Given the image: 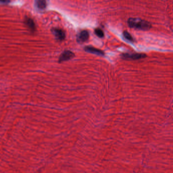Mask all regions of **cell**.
<instances>
[{
    "label": "cell",
    "mask_w": 173,
    "mask_h": 173,
    "mask_svg": "<svg viewBox=\"0 0 173 173\" xmlns=\"http://www.w3.org/2000/svg\"><path fill=\"white\" fill-rule=\"evenodd\" d=\"M95 34L97 35V37L99 38H102L104 37V34L103 31L100 29H95Z\"/></svg>",
    "instance_id": "10"
},
{
    "label": "cell",
    "mask_w": 173,
    "mask_h": 173,
    "mask_svg": "<svg viewBox=\"0 0 173 173\" xmlns=\"http://www.w3.org/2000/svg\"><path fill=\"white\" fill-rule=\"evenodd\" d=\"M89 32L86 31H83L79 34L77 40L79 43H83L89 40Z\"/></svg>",
    "instance_id": "6"
},
{
    "label": "cell",
    "mask_w": 173,
    "mask_h": 173,
    "mask_svg": "<svg viewBox=\"0 0 173 173\" xmlns=\"http://www.w3.org/2000/svg\"><path fill=\"white\" fill-rule=\"evenodd\" d=\"M146 55L145 54H140V53H133V54H128L125 53L122 55V57L125 59H130V60H138V59H143L146 57Z\"/></svg>",
    "instance_id": "2"
},
{
    "label": "cell",
    "mask_w": 173,
    "mask_h": 173,
    "mask_svg": "<svg viewBox=\"0 0 173 173\" xmlns=\"http://www.w3.org/2000/svg\"><path fill=\"white\" fill-rule=\"evenodd\" d=\"M52 33L58 41H63L66 38V34L63 30L58 28H54L52 30Z\"/></svg>",
    "instance_id": "4"
},
{
    "label": "cell",
    "mask_w": 173,
    "mask_h": 173,
    "mask_svg": "<svg viewBox=\"0 0 173 173\" xmlns=\"http://www.w3.org/2000/svg\"><path fill=\"white\" fill-rule=\"evenodd\" d=\"M36 6L40 10H43L46 8L47 6V3L46 0H36Z\"/></svg>",
    "instance_id": "8"
},
{
    "label": "cell",
    "mask_w": 173,
    "mask_h": 173,
    "mask_svg": "<svg viewBox=\"0 0 173 173\" xmlns=\"http://www.w3.org/2000/svg\"><path fill=\"white\" fill-rule=\"evenodd\" d=\"M123 35H124V37L125 38V39H126L128 41L132 42H134L133 38L132 37L130 33H128V31H124L123 33Z\"/></svg>",
    "instance_id": "9"
},
{
    "label": "cell",
    "mask_w": 173,
    "mask_h": 173,
    "mask_svg": "<svg viewBox=\"0 0 173 173\" xmlns=\"http://www.w3.org/2000/svg\"><path fill=\"white\" fill-rule=\"evenodd\" d=\"M25 24L31 31L34 32L36 31V27L35 23L32 19L30 18H27L25 19Z\"/></svg>",
    "instance_id": "7"
},
{
    "label": "cell",
    "mask_w": 173,
    "mask_h": 173,
    "mask_svg": "<svg viewBox=\"0 0 173 173\" xmlns=\"http://www.w3.org/2000/svg\"><path fill=\"white\" fill-rule=\"evenodd\" d=\"M75 57L74 53L72 52L69 50H66L64 51L63 53L60 55L58 59V62L62 63L64 61H68L70 59H72L73 58Z\"/></svg>",
    "instance_id": "3"
},
{
    "label": "cell",
    "mask_w": 173,
    "mask_h": 173,
    "mask_svg": "<svg viewBox=\"0 0 173 173\" xmlns=\"http://www.w3.org/2000/svg\"><path fill=\"white\" fill-rule=\"evenodd\" d=\"M128 23L130 27L142 31H147L151 27L150 23L148 21L138 18H130Z\"/></svg>",
    "instance_id": "1"
},
{
    "label": "cell",
    "mask_w": 173,
    "mask_h": 173,
    "mask_svg": "<svg viewBox=\"0 0 173 173\" xmlns=\"http://www.w3.org/2000/svg\"><path fill=\"white\" fill-rule=\"evenodd\" d=\"M84 50L87 52L92 53L99 56H104L105 55V53L102 50L97 49L92 46H86L85 47Z\"/></svg>",
    "instance_id": "5"
},
{
    "label": "cell",
    "mask_w": 173,
    "mask_h": 173,
    "mask_svg": "<svg viewBox=\"0 0 173 173\" xmlns=\"http://www.w3.org/2000/svg\"><path fill=\"white\" fill-rule=\"evenodd\" d=\"M10 0H0V2H1L3 3H8L9 2Z\"/></svg>",
    "instance_id": "11"
}]
</instances>
